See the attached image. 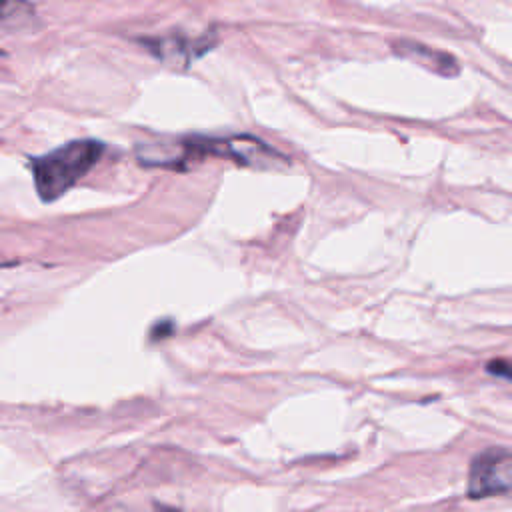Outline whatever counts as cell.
<instances>
[{"instance_id": "1", "label": "cell", "mask_w": 512, "mask_h": 512, "mask_svg": "<svg viewBox=\"0 0 512 512\" xmlns=\"http://www.w3.org/2000/svg\"><path fill=\"white\" fill-rule=\"evenodd\" d=\"M106 146L100 140L84 138L62 144L42 156L30 158L36 192L44 202H52L68 192L84 174L96 166Z\"/></svg>"}, {"instance_id": "2", "label": "cell", "mask_w": 512, "mask_h": 512, "mask_svg": "<svg viewBox=\"0 0 512 512\" xmlns=\"http://www.w3.org/2000/svg\"><path fill=\"white\" fill-rule=\"evenodd\" d=\"M504 492H512V452L486 448L470 462L468 496L484 498Z\"/></svg>"}, {"instance_id": "3", "label": "cell", "mask_w": 512, "mask_h": 512, "mask_svg": "<svg viewBox=\"0 0 512 512\" xmlns=\"http://www.w3.org/2000/svg\"><path fill=\"white\" fill-rule=\"evenodd\" d=\"M142 44L160 60L170 64H188L192 58L200 56L210 44L202 40H188L182 36H162V38H142Z\"/></svg>"}, {"instance_id": "4", "label": "cell", "mask_w": 512, "mask_h": 512, "mask_svg": "<svg viewBox=\"0 0 512 512\" xmlns=\"http://www.w3.org/2000/svg\"><path fill=\"white\" fill-rule=\"evenodd\" d=\"M394 52H398L404 58L414 60L416 64H420L436 74H444V76L458 74V62L450 54L432 50L428 46H422L416 42H398V44H394Z\"/></svg>"}, {"instance_id": "5", "label": "cell", "mask_w": 512, "mask_h": 512, "mask_svg": "<svg viewBox=\"0 0 512 512\" xmlns=\"http://www.w3.org/2000/svg\"><path fill=\"white\" fill-rule=\"evenodd\" d=\"M36 12L28 0H0V30H22L28 28Z\"/></svg>"}, {"instance_id": "6", "label": "cell", "mask_w": 512, "mask_h": 512, "mask_svg": "<svg viewBox=\"0 0 512 512\" xmlns=\"http://www.w3.org/2000/svg\"><path fill=\"white\" fill-rule=\"evenodd\" d=\"M486 370L494 376H500V378H506V380H512V360H492L486 364Z\"/></svg>"}]
</instances>
